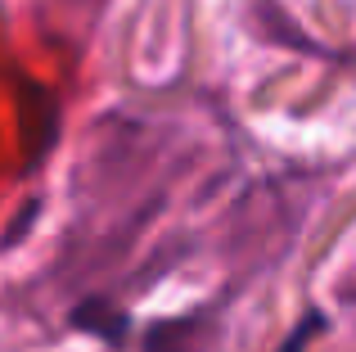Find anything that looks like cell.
I'll list each match as a JSON object with an SVG mask.
<instances>
[{"label": "cell", "instance_id": "1", "mask_svg": "<svg viewBox=\"0 0 356 352\" xmlns=\"http://www.w3.org/2000/svg\"><path fill=\"white\" fill-rule=\"evenodd\" d=\"M72 326L86 330V335H95V339H104V344H122L131 321H127V312L113 307L108 298H90V303H81V307L72 312Z\"/></svg>", "mask_w": 356, "mask_h": 352}, {"label": "cell", "instance_id": "2", "mask_svg": "<svg viewBox=\"0 0 356 352\" xmlns=\"http://www.w3.org/2000/svg\"><path fill=\"white\" fill-rule=\"evenodd\" d=\"M321 326H325V321H321V312H307V317H302V326H298L293 335H289L284 344H280V352H307V344H312V335H316Z\"/></svg>", "mask_w": 356, "mask_h": 352}]
</instances>
